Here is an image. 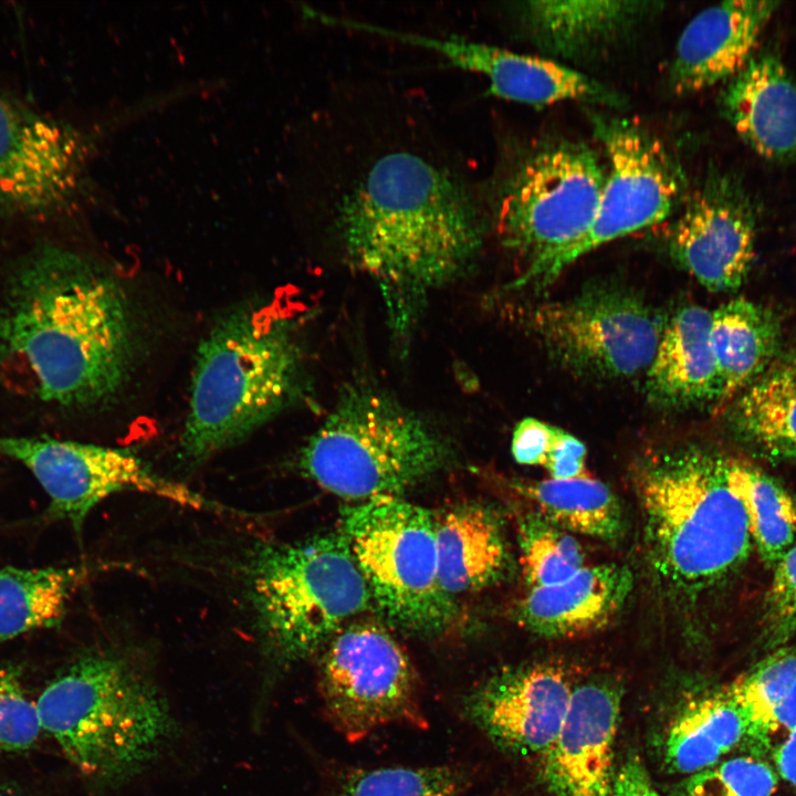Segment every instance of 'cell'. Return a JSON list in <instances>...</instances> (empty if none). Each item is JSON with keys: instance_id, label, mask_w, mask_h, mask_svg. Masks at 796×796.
<instances>
[{"instance_id": "obj_1", "label": "cell", "mask_w": 796, "mask_h": 796, "mask_svg": "<svg viewBox=\"0 0 796 796\" xmlns=\"http://www.w3.org/2000/svg\"><path fill=\"white\" fill-rule=\"evenodd\" d=\"M347 261L380 293L389 329L407 341L434 292L467 274L485 222L459 176L413 150L376 156L335 202Z\"/></svg>"}, {"instance_id": "obj_2", "label": "cell", "mask_w": 796, "mask_h": 796, "mask_svg": "<svg viewBox=\"0 0 796 796\" xmlns=\"http://www.w3.org/2000/svg\"><path fill=\"white\" fill-rule=\"evenodd\" d=\"M132 358L129 310L112 276L57 247L20 261L0 306V363L30 394L62 407L106 402Z\"/></svg>"}, {"instance_id": "obj_3", "label": "cell", "mask_w": 796, "mask_h": 796, "mask_svg": "<svg viewBox=\"0 0 796 796\" xmlns=\"http://www.w3.org/2000/svg\"><path fill=\"white\" fill-rule=\"evenodd\" d=\"M35 704L42 730L86 779L105 790L145 774L179 737L178 721L150 666L123 647L77 657Z\"/></svg>"}, {"instance_id": "obj_4", "label": "cell", "mask_w": 796, "mask_h": 796, "mask_svg": "<svg viewBox=\"0 0 796 796\" xmlns=\"http://www.w3.org/2000/svg\"><path fill=\"white\" fill-rule=\"evenodd\" d=\"M727 457L698 446L653 451L632 470L645 557L663 593L694 603L724 586L753 542Z\"/></svg>"}, {"instance_id": "obj_5", "label": "cell", "mask_w": 796, "mask_h": 796, "mask_svg": "<svg viewBox=\"0 0 796 796\" xmlns=\"http://www.w3.org/2000/svg\"><path fill=\"white\" fill-rule=\"evenodd\" d=\"M302 380L287 317L256 307L227 314L197 352L181 459L196 465L241 442L293 404Z\"/></svg>"}, {"instance_id": "obj_6", "label": "cell", "mask_w": 796, "mask_h": 796, "mask_svg": "<svg viewBox=\"0 0 796 796\" xmlns=\"http://www.w3.org/2000/svg\"><path fill=\"white\" fill-rule=\"evenodd\" d=\"M446 439L387 390L357 380L302 448L298 465L326 491L355 502L398 496L450 460Z\"/></svg>"}, {"instance_id": "obj_7", "label": "cell", "mask_w": 796, "mask_h": 796, "mask_svg": "<svg viewBox=\"0 0 796 796\" xmlns=\"http://www.w3.org/2000/svg\"><path fill=\"white\" fill-rule=\"evenodd\" d=\"M247 575L263 654L273 669L315 652L371 601L341 533L263 545Z\"/></svg>"}, {"instance_id": "obj_8", "label": "cell", "mask_w": 796, "mask_h": 796, "mask_svg": "<svg viewBox=\"0 0 796 796\" xmlns=\"http://www.w3.org/2000/svg\"><path fill=\"white\" fill-rule=\"evenodd\" d=\"M605 179L593 149L563 142L527 155L500 180L493 199L496 227L503 244L524 263L512 290H530L587 234Z\"/></svg>"}, {"instance_id": "obj_9", "label": "cell", "mask_w": 796, "mask_h": 796, "mask_svg": "<svg viewBox=\"0 0 796 796\" xmlns=\"http://www.w3.org/2000/svg\"><path fill=\"white\" fill-rule=\"evenodd\" d=\"M436 527L428 510L399 496L355 502L341 511V534L371 600L390 622L412 632H439L457 612L438 577Z\"/></svg>"}, {"instance_id": "obj_10", "label": "cell", "mask_w": 796, "mask_h": 796, "mask_svg": "<svg viewBox=\"0 0 796 796\" xmlns=\"http://www.w3.org/2000/svg\"><path fill=\"white\" fill-rule=\"evenodd\" d=\"M522 318L561 367L601 380L647 370L663 327L636 292L610 283L589 285L566 300L533 304Z\"/></svg>"}, {"instance_id": "obj_11", "label": "cell", "mask_w": 796, "mask_h": 796, "mask_svg": "<svg viewBox=\"0 0 796 796\" xmlns=\"http://www.w3.org/2000/svg\"><path fill=\"white\" fill-rule=\"evenodd\" d=\"M320 691L329 721L349 741L391 724L426 725L408 656L371 622H352L329 639L320 664Z\"/></svg>"}, {"instance_id": "obj_12", "label": "cell", "mask_w": 796, "mask_h": 796, "mask_svg": "<svg viewBox=\"0 0 796 796\" xmlns=\"http://www.w3.org/2000/svg\"><path fill=\"white\" fill-rule=\"evenodd\" d=\"M608 170L587 234L548 266L532 285L546 287L573 262L612 240L667 219L685 188L679 164L654 136L625 119H598Z\"/></svg>"}, {"instance_id": "obj_13", "label": "cell", "mask_w": 796, "mask_h": 796, "mask_svg": "<svg viewBox=\"0 0 796 796\" xmlns=\"http://www.w3.org/2000/svg\"><path fill=\"white\" fill-rule=\"evenodd\" d=\"M0 454L33 474L49 498L50 513L70 522L76 532L96 504L124 491L196 510L219 507L187 486L159 476L126 449L46 437L0 436Z\"/></svg>"}, {"instance_id": "obj_14", "label": "cell", "mask_w": 796, "mask_h": 796, "mask_svg": "<svg viewBox=\"0 0 796 796\" xmlns=\"http://www.w3.org/2000/svg\"><path fill=\"white\" fill-rule=\"evenodd\" d=\"M76 133L0 91V213L44 218L74 196L82 167Z\"/></svg>"}, {"instance_id": "obj_15", "label": "cell", "mask_w": 796, "mask_h": 796, "mask_svg": "<svg viewBox=\"0 0 796 796\" xmlns=\"http://www.w3.org/2000/svg\"><path fill=\"white\" fill-rule=\"evenodd\" d=\"M756 213L733 175L713 171L690 196L671 227V259L712 292H731L746 279L755 255Z\"/></svg>"}, {"instance_id": "obj_16", "label": "cell", "mask_w": 796, "mask_h": 796, "mask_svg": "<svg viewBox=\"0 0 796 796\" xmlns=\"http://www.w3.org/2000/svg\"><path fill=\"white\" fill-rule=\"evenodd\" d=\"M573 691L563 668L530 664L480 684L464 698L463 711L502 748L543 757L562 727Z\"/></svg>"}, {"instance_id": "obj_17", "label": "cell", "mask_w": 796, "mask_h": 796, "mask_svg": "<svg viewBox=\"0 0 796 796\" xmlns=\"http://www.w3.org/2000/svg\"><path fill=\"white\" fill-rule=\"evenodd\" d=\"M363 31L390 36L443 55L453 65L482 74L498 97L544 106L576 101L619 106L621 97L598 81L554 60L457 38H430L364 24Z\"/></svg>"}, {"instance_id": "obj_18", "label": "cell", "mask_w": 796, "mask_h": 796, "mask_svg": "<svg viewBox=\"0 0 796 796\" xmlns=\"http://www.w3.org/2000/svg\"><path fill=\"white\" fill-rule=\"evenodd\" d=\"M620 693L607 682L574 688L562 727L543 758L553 796H610Z\"/></svg>"}, {"instance_id": "obj_19", "label": "cell", "mask_w": 796, "mask_h": 796, "mask_svg": "<svg viewBox=\"0 0 796 796\" xmlns=\"http://www.w3.org/2000/svg\"><path fill=\"white\" fill-rule=\"evenodd\" d=\"M779 6L778 1L734 0L699 12L678 40L670 70L672 90L690 94L731 80L753 55Z\"/></svg>"}, {"instance_id": "obj_20", "label": "cell", "mask_w": 796, "mask_h": 796, "mask_svg": "<svg viewBox=\"0 0 796 796\" xmlns=\"http://www.w3.org/2000/svg\"><path fill=\"white\" fill-rule=\"evenodd\" d=\"M739 137L769 161L796 165V84L779 56L752 55L721 95Z\"/></svg>"}, {"instance_id": "obj_21", "label": "cell", "mask_w": 796, "mask_h": 796, "mask_svg": "<svg viewBox=\"0 0 796 796\" xmlns=\"http://www.w3.org/2000/svg\"><path fill=\"white\" fill-rule=\"evenodd\" d=\"M632 587L633 575L627 565L585 566L563 583L530 588L515 608V618L540 637L586 635L605 627L619 614Z\"/></svg>"}, {"instance_id": "obj_22", "label": "cell", "mask_w": 796, "mask_h": 796, "mask_svg": "<svg viewBox=\"0 0 796 796\" xmlns=\"http://www.w3.org/2000/svg\"><path fill=\"white\" fill-rule=\"evenodd\" d=\"M648 1H528L516 9L521 24L543 51L564 59L610 48L660 10Z\"/></svg>"}, {"instance_id": "obj_23", "label": "cell", "mask_w": 796, "mask_h": 796, "mask_svg": "<svg viewBox=\"0 0 796 796\" xmlns=\"http://www.w3.org/2000/svg\"><path fill=\"white\" fill-rule=\"evenodd\" d=\"M711 311L679 308L663 324L647 369V392L657 405L684 408L718 402L719 379L711 346Z\"/></svg>"}, {"instance_id": "obj_24", "label": "cell", "mask_w": 796, "mask_h": 796, "mask_svg": "<svg viewBox=\"0 0 796 796\" xmlns=\"http://www.w3.org/2000/svg\"><path fill=\"white\" fill-rule=\"evenodd\" d=\"M438 577L450 597L500 580L509 564L502 524L479 504L455 506L437 519Z\"/></svg>"}, {"instance_id": "obj_25", "label": "cell", "mask_w": 796, "mask_h": 796, "mask_svg": "<svg viewBox=\"0 0 796 796\" xmlns=\"http://www.w3.org/2000/svg\"><path fill=\"white\" fill-rule=\"evenodd\" d=\"M725 411L730 430L772 460H796V352L779 354Z\"/></svg>"}, {"instance_id": "obj_26", "label": "cell", "mask_w": 796, "mask_h": 796, "mask_svg": "<svg viewBox=\"0 0 796 796\" xmlns=\"http://www.w3.org/2000/svg\"><path fill=\"white\" fill-rule=\"evenodd\" d=\"M710 338L719 379L716 406H724L779 355L781 326L769 308L736 297L711 312Z\"/></svg>"}, {"instance_id": "obj_27", "label": "cell", "mask_w": 796, "mask_h": 796, "mask_svg": "<svg viewBox=\"0 0 796 796\" xmlns=\"http://www.w3.org/2000/svg\"><path fill=\"white\" fill-rule=\"evenodd\" d=\"M744 723L743 746L762 758L796 727V645H785L726 684Z\"/></svg>"}, {"instance_id": "obj_28", "label": "cell", "mask_w": 796, "mask_h": 796, "mask_svg": "<svg viewBox=\"0 0 796 796\" xmlns=\"http://www.w3.org/2000/svg\"><path fill=\"white\" fill-rule=\"evenodd\" d=\"M745 723L726 684L689 701L670 723L663 743L666 767L688 776L720 761L743 743Z\"/></svg>"}, {"instance_id": "obj_29", "label": "cell", "mask_w": 796, "mask_h": 796, "mask_svg": "<svg viewBox=\"0 0 796 796\" xmlns=\"http://www.w3.org/2000/svg\"><path fill=\"white\" fill-rule=\"evenodd\" d=\"M516 486L537 512L570 533L609 543L618 541L624 534L621 505L614 492L599 480L584 474Z\"/></svg>"}, {"instance_id": "obj_30", "label": "cell", "mask_w": 796, "mask_h": 796, "mask_svg": "<svg viewBox=\"0 0 796 796\" xmlns=\"http://www.w3.org/2000/svg\"><path fill=\"white\" fill-rule=\"evenodd\" d=\"M77 576L73 568H0V641L57 625Z\"/></svg>"}, {"instance_id": "obj_31", "label": "cell", "mask_w": 796, "mask_h": 796, "mask_svg": "<svg viewBox=\"0 0 796 796\" xmlns=\"http://www.w3.org/2000/svg\"><path fill=\"white\" fill-rule=\"evenodd\" d=\"M729 476L745 511L753 545L763 562L774 567L793 546L796 505L767 473L744 461L727 459Z\"/></svg>"}, {"instance_id": "obj_32", "label": "cell", "mask_w": 796, "mask_h": 796, "mask_svg": "<svg viewBox=\"0 0 796 796\" xmlns=\"http://www.w3.org/2000/svg\"><path fill=\"white\" fill-rule=\"evenodd\" d=\"M517 540L524 577L532 587L563 583L586 565L579 542L536 510L519 522Z\"/></svg>"}, {"instance_id": "obj_33", "label": "cell", "mask_w": 796, "mask_h": 796, "mask_svg": "<svg viewBox=\"0 0 796 796\" xmlns=\"http://www.w3.org/2000/svg\"><path fill=\"white\" fill-rule=\"evenodd\" d=\"M469 772L457 765L378 767L350 773L338 796H460Z\"/></svg>"}, {"instance_id": "obj_34", "label": "cell", "mask_w": 796, "mask_h": 796, "mask_svg": "<svg viewBox=\"0 0 796 796\" xmlns=\"http://www.w3.org/2000/svg\"><path fill=\"white\" fill-rule=\"evenodd\" d=\"M778 774L764 760L742 755L684 776L672 788V796H772Z\"/></svg>"}, {"instance_id": "obj_35", "label": "cell", "mask_w": 796, "mask_h": 796, "mask_svg": "<svg viewBox=\"0 0 796 796\" xmlns=\"http://www.w3.org/2000/svg\"><path fill=\"white\" fill-rule=\"evenodd\" d=\"M41 731L36 704L28 699L20 672L11 667L0 669V752L31 748Z\"/></svg>"}, {"instance_id": "obj_36", "label": "cell", "mask_w": 796, "mask_h": 796, "mask_svg": "<svg viewBox=\"0 0 796 796\" xmlns=\"http://www.w3.org/2000/svg\"><path fill=\"white\" fill-rule=\"evenodd\" d=\"M763 612V638L769 650L796 635V544L773 567Z\"/></svg>"}, {"instance_id": "obj_37", "label": "cell", "mask_w": 796, "mask_h": 796, "mask_svg": "<svg viewBox=\"0 0 796 796\" xmlns=\"http://www.w3.org/2000/svg\"><path fill=\"white\" fill-rule=\"evenodd\" d=\"M557 427L536 418L519 421L513 430L511 451L523 465H544L552 448Z\"/></svg>"}, {"instance_id": "obj_38", "label": "cell", "mask_w": 796, "mask_h": 796, "mask_svg": "<svg viewBox=\"0 0 796 796\" xmlns=\"http://www.w3.org/2000/svg\"><path fill=\"white\" fill-rule=\"evenodd\" d=\"M586 454V447L579 439L557 428L543 467L552 479H574L585 474Z\"/></svg>"}, {"instance_id": "obj_39", "label": "cell", "mask_w": 796, "mask_h": 796, "mask_svg": "<svg viewBox=\"0 0 796 796\" xmlns=\"http://www.w3.org/2000/svg\"><path fill=\"white\" fill-rule=\"evenodd\" d=\"M610 796H661L656 789L643 763L637 755L629 756L614 776Z\"/></svg>"}, {"instance_id": "obj_40", "label": "cell", "mask_w": 796, "mask_h": 796, "mask_svg": "<svg viewBox=\"0 0 796 796\" xmlns=\"http://www.w3.org/2000/svg\"><path fill=\"white\" fill-rule=\"evenodd\" d=\"M772 757L778 776L796 788V727Z\"/></svg>"}, {"instance_id": "obj_41", "label": "cell", "mask_w": 796, "mask_h": 796, "mask_svg": "<svg viewBox=\"0 0 796 796\" xmlns=\"http://www.w3.org/2000/svg\"><path fill=\"white\" fill-rule=\"evenodd\" d=\"M0 796H19V795L7 787L0 786Z\"/></svg>"}]
</instances>
